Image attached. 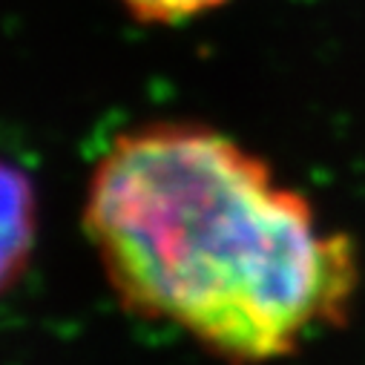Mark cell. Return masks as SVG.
<instances>
[{
  "label": "cell",
  "mask_w": 365,
  "mask_h": 365,
  "mask_svg": "<svg viewBox=\"0 0 365 365\" xmlns=\"http://www.w3.org/2000/svg\"><path fill=\"white\" fill-rule=\"evenodd\" d=\"M83 230L118 302L230 359H279L336 325L359 267L345 233L233 138L199 124L121 133L93 170Z\"/></svg>",
  "instance_id": "1"
},
{
  "label": "cell",
  "mask_w": 365,
  "mask_h": 365,
  "mask_svg": "<svg viewBox=\"0 0 365 365\" xmlns=\"http://www.w3.org/2000/svg\"><path fill=\"white\" fill-rule=\"evenodd\" d=\"M38 233V199L29 175L0 158V297L21 277L32 259Z\"/></svg>",
  "instance_id": "2"
},
{
  "label": "cell",
  "mask_w": 365,
  "mask_h": 365,
  "mask_svg": "<svg viewBox=\"0 0 365 365\" xmlns=\"http://www.w3.org/2000/svg\"><path fill=\"white\" fill-rule=\"evenodd\" d=\"M130 9L133 18L144 24H175V21H187L193 15L210 12L227 0H121Z\"/></svg>",
  "instance_id": "3"
}]
</instances>
